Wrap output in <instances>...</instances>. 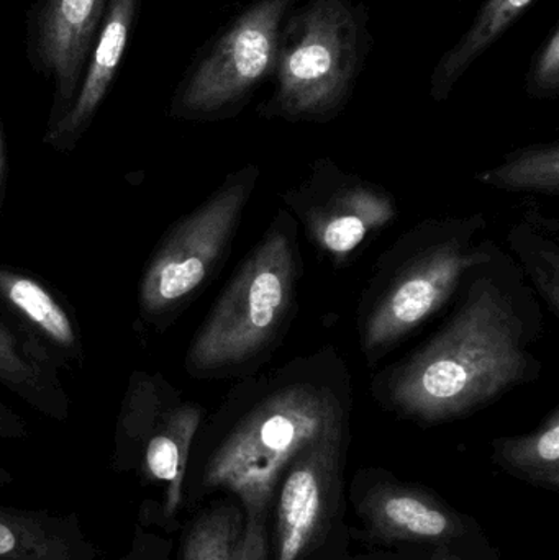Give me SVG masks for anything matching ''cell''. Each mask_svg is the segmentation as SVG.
Instances as JSON below:
<instances>
[{"label":"cell","mask_w":559,"mask_h":560,"mask_svg":"<svg viewBox=\"0 0 559 560\" xmlns=\"http://www.w3.org/2000/svg\"><path fill=\"white\" fill-rule=\"evenodd\" d=\"M435 335L374 374V400L416 423L468 417L540 375L534 346L544 313L521 266L501 246L463 279Z\"/></svg>","instance_id":"6da1fadb"},{"label":"cell","mask_w":559,"mask_h":560,"mask_svg":"<svg viewBox=\"0 0 559 560\" xmlns=\"http://www.w3.org/2000/svg\"><path fill=\"white\" fill-rule=\"evenodd\" d=\"M353 392L350 368L331 345L238 378L210 421L203 486L238 495L246 516H265L298 454L347 430Z\"/></svg>","instance_id":"7a4b0ae2"},{"label":"cell","mask_w":559,"mask_h":560,"mask_svg":"<svg viewBox=\"0 0 559 560\" xmlns=\"http://www.w3.org/2000/svg\"><path fill=\"white\" fill-rule=\"evenodd\" d=\"M302 279L299 226L279 209L190 339L186 374L196 381H238L261 371L294 322Z\"/></svg>","instance_id":"3957f363"},{"label":"cell","mask_w":559,"mask_h":560,"mask_svg":"<svg viewBox=\"0 0 559 560\" xmlns=\"http://www.w3.org/2000/svg\"><path fill=\"white\" fill-rule=\"evenodd\" d=\"M486 230L482 213L435 217L410 226L380 256L357 308L368 368L455 299L466 275L491 255L494 242L482 236Z\"/></svg>","instance_id":"277c9868"},{"label":"cell","mask_w":559,"mask_h":560,"mask_svg":"<svg viewBox=\"0 0 559 560\" xmlns=\"http://www.w3.org/2000/svg\"><path fill=\"white\" fill-rule=\"evenodd\" d=\"M368 7L305 0L286 16L275 91L258 108L266 120L330 124L348 107L373 48Z\"/></svg>","instance_id":"5b68a950"},{"label":"cell","mask_w":559,"mask_h":560,"mask_svg":"<svg viewBox=\"0 0 559 560\" xmlns=\"http://www.w3.org/2000/svg\"><path fill=\"white\" fill-rule=\"evenodd\" d=\"M259 179L258 164L233 171L163 233L138 282V319L144 329L164 335L219 276Z\"/></svg>","instance_id":"8992f818"},{"label":"cell","mask_w":559,"mask_h":560,"mask_svg":"<svg viewBox=\"0 0 559 560\" xmlns=\"http://www.w3.org/2000/svg\"><path fill=\"white\" fill-rule=\"evenodd\" d=\"M299 0H255L197 56L177 84L167 115L213 124L242 114L275 75L286 16Z\"/></svg>","instance_id":"52a82bcc"},{"label":"cell","mask_w":559,"mask_h":560,"mask_svg":"<svg viewBox=\"0 0 559 560\" xmlns=\"http://www.w3.org/2000/svg\"><path fill=\"white\" fill-rule=\"evenodd\" d=\"M206 410L184 400L163 372L138 369L128 377L115 428L118 464L137 460L148 482L164 483V513L173 516L183 500V483L194 441Z\"/></svg>","instance_id":"ba28073f"},{"label":"cell","mask_w":559,"mask_h":560,"mask_svg":"<svg viewBox=\"0 0 559 560\" xmlns=\"http://www.w3.org/2000/svg\"><path fill=\"white\" fill-rule=\"evenodd\" d=\"M282 203L335 269L350 265L399 217L389 189L345 171L330 158L315 160L298 186L282 194Z\"/></svg>","instance_id":"9c48e42d"},{"label":"cell","mask_w":559,"mask_h":560,"mask_svg":"<svg viewBox=\"0 0 559 560\" xmlns=\"http://www.w3.org/2000/svg\"><path fill=\"white\" fill-rule=\"evenodd\" d=\"M108 0H39L28 26L30 58L53 82L46 127L71 107L104 20Z\"/></svg>","instance_id":"30bf717a"},{"label":"cell","mask_w":559,"mask_h":560,"mask_svg":"<svg viewBox=\"0 0 559 560\" xmlns=\"http://www.w3.org/2000/svg\"><path fill=\"white\" fill-rule=\"evenodd\" d=\"M347 430L298 454L284 472L278 503V560H301L327 528L337 502Z\"/></svg>","instance_id":"8fae6325"},{"label":"cell","mask_w":559,"mask_h":560,"mask_svg":"<svg viewBox=\"0 0 559 560\" xmlns=\"http://www.w3.org/2000/svg\"><path fill=\"white\" fill-rule=\"evenodd\" d=\"M0 313L38 342L59 372L75 374L84 369L85 345L78 313L48 280L0 262Z\"/></svg>","instance_id":"7c38bea8"},{"label":"cell","mask_w":559,"mask_h":560,"mask_svg":"<svg viewBox=\"0 0 559 560\" xmlns=\"http://www.w3.org/2000/svg\"><path fill=\"white\" fill-rule=\"evenodd\" d=\"M140 3L141 0H108L78 95L69 110L46 127L43 135V144L56 153H72L97 117L120 69Z\"/></svg>","instance_id":"4fadbf2b"},{"label":"cell","mask_w":559,"mask_h":560,"mask_svg":"<svg viewBox=\"0 0 559 560\" xmlns=\"http://www.w3.org/2000/svg\"><path fill=\"white\" fill-rule=\"evenodd\" d=\"M361 513L377 536L391 541L449 542L465 533L458 513L410 487H374Z\"/></svg>","instance_id":"5bb4252c"},{"label":"cell","mask_w":559,"mask_h":560,"mask_svg":"<svg viewBox=\"0 0 559 560\" xmlns=\"http://www.w3.org/2000/svg\"><path fill=\"white\" fill-rule=\"evenodd\" d=\"M0 385L56 421L71 415V398L45 349L0 313Z\"/></svg>","instance_id":"9a60e30c"},{"label":"cell","mask_w":559,"mask_h":560,"mask_svg":"<svg viewBox=\"0 0 559 560\" xmlns=\"http://www.w3.org/2000/svg\"><path fill=\"white\" fill-rule=\"evenodd\" d=\"M535 0H486L462 38L439 59L430 78V97L449 101L463 75L481 58L528 9Z\"/></svg>","instance_id":"2e32d148"},{"label":"cell","mask_w":559,"mask_h":560,"mask_svg":"<svg viewBox=\"0 0 559 560\" xmlns=\"http://www.w3.org/2000/svg\"><path fill=\"white\" fill-rule=\"evenodd\" d=\"M508 245L538 299L559 318V222L538 212L525 213L512 226Z\"/></svg>","instance_id":"e0dca14e"},{"label":"cell","mask_w":559,"mask_h":560,"mask_svg":"<svg viewBox=\"0 0 559 560\" xmlns=\"http://www.w3.org/2000/svg\"><path fill=\"white\" fill-rule=\"evenodd\" d=\"M496 463L514 474L547 489L559 487V408L555 407L537 430L521 436L499 438L492 443Z\"/></svg>","instance_id":"ac0fdd59"},{"label":"cell","mask_w":559,"mask_h":560,"mask_svg":"<svg viewBox=\"0 0 559 560\" xmlns=\"http://www.w3.org/2000/svg\"><path fill=\"white\" fill-rule=\"evenodd\" d=\"M0 560H81V551L59 523L0 506Z\"/></svg>","instance_id":"d6986e66"},{"label":"cell","mask_w":559,"mask_h":560,"mask_svg":"<svg viewBox=\"0 0 559 560\" xmlns=\"http://www.w3.org/2000/svg\"><path fill=\"white\" fill-rule=\"evenodd\" d=\"M476 180L508 192L559 194V143H537L509 154L502 163L475 176Z\"/></svg>","instance_id":"ffe728a7"},{"label":"cell","mask_w":559,"mask_h":560,"mask_svg":"<svg viewBox=\"0 0 559 560\" xmlns=\"http://www.w3.org/2000/svg\"><path fill=\"white\" fill-rule=\"evenodd\" d=\"M243 525L242 513L235 506L203 513L187 533L183 560H236Z\"/></svg>","instance_id":"44dd1931"},{"label":"cell","mask_w":559,"mask_h":560,"mask_svg":"<svg viewBox=\"0 0 559 560\" xmlns=\"http://www.w3.org/2000/svg\"><path fill=\"white\" fill-rule=\"evenodd\" d=\"M525 91L532 98L548 101L559 94V25L551 28L550 35L541 43L532 59L525 81Z\"/></svg>","instance_id":"7402d4cb"},{"label":"cell","mask_w":559,"mask_h":560,"mask_svg":"<svg viewBox=\"0 0 559 560\" xmlns=\"http://www.w3.org/2000/svg\"><path fill=\"white\" fill-rule=\"evenodd\" d=\"M236 560H268L265 516H246Z\"/></svg>","instance_id":"603a6c76"},{"label":"cell","mask_w":559,"mask_h":560,"mask_svg":"<svg viewBox=\"0 0 559 560\" xmlns=\"http://www.w3.org/2000/svg\"><path fill=\"white\" fill-rule=\"evenodd\" d=\"M28 434V424L9 405L0 401V438L3 440H23Z\"/></svg>","instance_id":"cb8c5ba5"},{"label":"cell","mask_w":559,"mask_h":560,"mask_svg":"<svg viewBox=\"0 0 559 560\" xmlns=\"http://www.w3.org/2000/svg\"><path fill=\"white\" fill-rule=\"evenodd\" d=\"M9 196V151H7L5 133L0 121V213L5 209Z\"/></svg>","instance_id":"d4e9b609"},{"label":"cell","mask_w":559,"mask_h":560,"mask_svg":"<svg viewBox=\"0 0 559 560\" xmlns=\"http://www.w3.org/2000/svg\"><path fill=\"white\" fill-rule=\"evenodd\" d=\"M10 480H12V476H10V474L7 472L5 469H2V467H0V487L7 486V483H9Z\"/></svg>","instance_id":"484cf974"},{"label":"cell","mask_w":559,"mask_h":560,"mask_svg":"<svg viewBox=\"0 0 559 560\" xmlns=\"http://www.w3.org/2000/svg\"><path fill=\"white\" fill-rule=\"evenodd\" d=\"M432 560H459V559H455V558H435V559H432Z\"/></svg>","instance_id":"4316f807"}]
</instances>
